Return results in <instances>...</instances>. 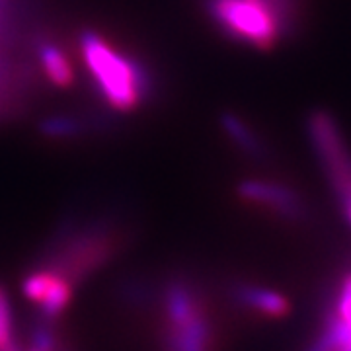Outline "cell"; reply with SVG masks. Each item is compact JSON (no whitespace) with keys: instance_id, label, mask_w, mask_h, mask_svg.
<instances>
[{"instance_id":"6da1fadb","label":"cell","mask_w":351,"mask_h":351,"mask_svg":"<svg viewBox=\"0 0 351 351\" xmlns=\"http://www.w3.org/2000/svg\"><path fill=\"white\" fill-rule=\"evenodd\" d=\"M123 246V234L115 225L92 221L64 223L39 254L34 269H45L66 279L73 287L115 258Z\"/></svg>"},{"instance_id":"7a4b0ae2","label":"cell","mask_w":351,"mask_h":351,"mask_svg":"<svg viewBox=\"0 0 351 351\" xmlns=\"http://www.w3.org/2000/svg\"><path fill=\"white\" fill-rule=\"evenodd\" d=\"M205 8L228 38L262 51L293 36L301 22V0H205Z\"/></svg>"},{"instance_id":"3957f363","label":"cell","mask_w":351,"mask_h":351,"mask_svg":"<svg viewBox=\"0 0 351 351\" xmlns=\"http://www.w3.org/2000/svg\"><path fill=\"white\" fill-rule=\"evenodd\" d=\"M156 301L162 308L160 351H215L211 308L195 279L186 274L170 276Z\"/></svg>"},{"instance_id":"277c9868","label":"cell","mask_w":351,"mask_h":351,"mask_svg":"<svg viewBox=\"0 0 351 351\" xmlns=\"http://www.w3.org/2000/svg\"><path fill=\"white\" fill-rule=\"evenodd\" d=\"M80 49L100 94L113 110L131 112L149 98L152 80L147 66L113 49L106 39L92 29L82 32Z\"/></svg>"},{"instance_id":"5b68a950","label":"cell","mask_w":351,"mask_h":351,"mask_svg":"<svg viewBox=\"0 0 351 351\" xmlns=\"http://www.w3.org/2000/svg\"><path fill=\"white\" fill-rule=\"evenodd\" d=\"M308 135L322 158L332 188L338 197L351 191V158L339 135L334 117L324 110H316L308 115Z\"/></svg>"},{"instance_id":"8992f818","label":"cell","mask_w":351,"mask_h":351,"mask_svg":"<svg viewBox=\"0 0 351 351\" xmlns=\"http://www.w3.org/2000/svg\"><path fill=\"white\" fill-rule=\"evenodd\" d=\"M306 351H351V271L336 283L322 328Z\"/></svg>"},{"instance_id":"52a82bcc","label":"cell","mask_w":351,"mask_h":351,"mask_svg":"<svg viewBox=\"0 0 351 351\" xmlns=\"http://www.w3.org/2000/svg\"><path fill=\"white\" fill-rule=\"evenodd\" d=\"M240 199L267 209L279 219L302 223L308 219V209L297 189L271 180H242L239 184Z\"/></svg>"},{"instance_id":"ba28073f","label":"cell","mask_w":351,"mask_h":351,"mask_svg":"<svg viewBox=\"0 0 351 351\" xmlns=\"http://www.w3.org/2000/svg\"><path fill=\"white\" fill-rule=\"evenodd\" d=\"M230 299L237 302L242 311L260 314V316H269L277 318L289 313V301L271 289L262 287V285H254L240 281L230 287Z\"/></svg>"},{"instance_id":"9c48e42d","label":"cell","mask_w":351,"mask_h":351,"mask_svg":"<svg viewBox=\"0 0 351 351\" xmlns=\"http://www.w3.org/2000/svg\"><path fill=\"white\" fill-rule=\"evenodd\" d=\"M219 121H221V127H223V131L228 135V138L244 154H248L252 158H263L265 156V145H263V141L258 137V133L240 115H237L234 112H223Z\"/></svg>"},{"instance_id":"30bf717a","label":"cell","mask_w":351,"mask_h":351,"mask_svg":"<svg viewBox=\"0 0 351 351\" xmlns=\"http://www.w3.org/2000/svg\"><path fill=\"white\" fill-rule=\"evenodd\" d=\"M36 49H38L41 66L51 82L59 88L71 86L73 84V69H71V63L64 57L63 51L49 39H39Z\"/></svg>"},{"instance_id":"8fae6325","label":"cell","mask_w":351,"mask_h":351,"mask_svg":"<svg viewBox=\"0 0 351 351\" xmlns=\"http://www.w3.org/2000/svg\"><path fill=\"white\" fill-rule=\"evenodd\" d=\"M158 291L145 277H129L117 283V299L129 308L143 311L156 301Z\"/></svg>"},{"instance_id":"7c38bea8","label":"cell","mask_w":351,"mask_h":351,"mask_svg":"<svg viewBox=\"0 0 351 351\" xmlns=\"http://www.w3.org/2000/svg\"><path fill=\"white\" fill-rule=\"evenodd\" d=\"M84 129H86V125L80 119L69 117V115H53V117H47L39 123V131L45 137L55 138L78 137Z\"/></svg>"},{"instance_id":"4fadbf2b","label":"cell","mask_w":351,"mask_h":351,"mask_svg":"<svg viewBox=\"0 0 351 351\" xmlns=\"http://www.w3.org/2000/svg\"><path fill=\"white\" fill-rule=\"evenodd\" d=\"M12 326V311H10V299L4 287L0 285V351H12L16 348Z\"/></svg>"},{"instance_id":"5bb4252c","label":"cell","mask_w":351,"mask_h":351,"mask_svg":"<svg viewBox=\"0 0 351 351\" xmlns=\"http://www.w3.org/2000/svg\"><path fill=\"white\" fill-rule=\"evenodd\" d=\"M57 351H75L73 348H69L66 343H64L63 339H61V343H59V348H57Z\"/></svg>"}]
</instances>
